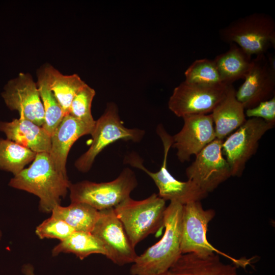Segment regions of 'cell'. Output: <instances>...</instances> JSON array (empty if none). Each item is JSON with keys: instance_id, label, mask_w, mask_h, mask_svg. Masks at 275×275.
I'll return each mask as SVG.
<instances>
[{"instance_id": "1", "label": "cell", "mask_w": 275, "mask_h": 275, "mask_svg": "<svg viewBox=\"0 0 275 275\" xmlns=\"http://www.w3.org/2000/svg\"><path fill=\"white\" fill-rule=\"evenodd\" d=\"M71 184L67 175L56 168L49 153L42 152L36 154L30 167L14 175L9 185L37 196L39 210L50 213L60 205Z\"/></svg>"}, {"instance_id": "2", "label": "cell", "mask_w": 275, "mask_h": 275, "mask_svg": "<svg viewBox=\"0 0 275 275\" xmlns=\"http://www.w3.org/2000/svg\"><path fill=\"white\" fill-rule=\"evenodd\" d=\"M183 205L171 201L164 217L163 235L138 256L130 269L131 275H158L169 271L180 256Z\"/></svg>"}, {"instance_id": "3", "label": "cell", "mask_w": 275, "mask_h": 275, "mask_svg": "<svg viewBox=\"0 0 275 275\" xmlns=\"http://www.w3.org/2000/svg\"><path fill=\"white\" fill-rule=\"evenodd\" d=\"M166 201L156 194L136 201L130 197L114 208L134 248L149 235L164 228Z\"/></svg>"}, {"instance_id": "4", "label": "cell", "mask_w": 275, "mask_h": 275, "mask_svg": "<svg viewBox=\"0 0 275 275\" xmlns=\"http://www.w3.org/2000/svg\"><path fill=\"white\" fill-rule=\"evenodd\" d=\"M157 132L161 140L163 146V159L160 169L152 172L146 168L142 158L135 153H131L125 157V162L131 166L144 171L153 180L159 193L158 195L164 200L177 201L184 205L193 201H200L208 194L191 180L181 181L175 178L169 171L167 167L168 156L173 144V138L162 125H159Z\"/></svg>"}, {"instance_id": "5", "label": "cell", "mask_w": 275, "mask_h": 275, "mask_svg": "<svg viewBox=\"0 0 275 275\" xmlns=\"http://www.w3.org/2000/svg\"><path fill=\"white\" fill-rule=\"evenodd\" d=\"M223 41L235 43L252 56L275 47V21L269 14L255 13L236 19L219 30Z\"/></svg>"}, {"instance_id": "6", "label": "cell", "mask_w": 275, "mask_h": 275, "mask_svg": "<svg viewBox=\"0 0 275 275\" xmlns=\"http://www.w3.org/2000/svg\"><path fill=\"white\" fill-rule=\"evenodd\" d=\"M145 134L143 129L126 127L120 119L117 105L110 102L95 122L90 134L92 140L89 149L76 159L74 166L79 171L87 172L97 156L108 145L119 140L139 142Z\"/></svg>"}, {"instance_id": "7", "label": "cell", "mask_w": 275, "mask_h": 275, "mask_svg": "<svg viewBox=\"0 0 275 275\" xmlns=\"http://www.w3.org/2000/svg\"><path fill=\"white\" fill-rule=\"evenodd\" d=\"M138 186L134 172L124 169L114 180L97 183L85 180L69 186L71 203H84L98 211L113 208L130 197Z\"/></svg>"}, {"instance_id": "8", "label": "cell", "mask_w": 275, "mask_h": 275, "mask_svg": "<svg viewBox=\"0 0 275 275\" xmlns=\"http://www.w3.org/2000/svg\"><path fill=\"white\" fill-rule=\"evenodd\" d=\"M215 215L213 209H204L200 201H193L183 205L181 236L182 254L194 253L206 256L216 253L241 266L248 264V260H240L229 256L209 242L206 235L208 226Z\"/></svg>"}, {"instance_id": "9", "label": "cell", "mask_w": 275, "mask_h": 275, "mask_svg": "<svg viewBox=\"0 0 275 275\" xmlns=\"http://www.w3.org/2000/svg\"><path fill=\"white\" fill-rule=\"evenodd\" d=\"M274 126L261 119L251 118L223 141L222 153L232 176H241L246 162L257 152L260 140Z\"/></svg>"}, {"instance_id": "10", "label": "cell", "mask_w": 275, "mask_h": 275, "mask_svg": "<svg viewBox=\"0 0 275 275\" xmlns=\"http://www.w3.org/2000/svg\"><path fill=\"white\" fill-rule=\"evenodd\" d=\"M230 85H204L184 80L174 89L168 102L169 108L181 118L207 115L224 98Z\"/></svg>"}, {"instance_id": "11", "label": "cell", "mask_w": 275, "mask_h": 275, "mask_svg": "<svg viewBox=\"0 0 275 275\" xmlns=\"http://www.w3.org/2000/svg\"><path fill=\"white\" fill-rule=\"evenodd\" d=\"M224 140L216 138L196 156L186 169L188 180L208 194L232 176L230 166L222 153Z\"/></svg>"}, {"instance_id": "12", "label": "cell", "mask_w": 275, "mask_h": 275, "mask_svg": "<svg viewBox=\"0 0 275 275\" xmlns=\"http://www.w3.org/2000/svg\"><path fill=\"white\" fill-rule=\"evenodd\" d=\"M99 212L91 233L103 243L106 257L119 266L133 263L138 255L114 208Z\"/></svg>"}, {"instance_id": "13", "label": "cell", "mask_w": 275, "mask_h": 275, "mask_svg": "<svg viewBox=\"0 0 275 275\" xmlns=\"http://www.w3.org/2000/svg\"><path fill=\"white\" fill-rule=\"evenodd\" d=\"M244 79L235 94L244 109L252 108L275 96V69L269 65L265 54L252 59Z\"/></svg>"}, {"instance_id": "14", "label": "cell", "mask_w": 275, "mask_h": 275, "mask_svg": "<svg viewBox=\"0 0 275 275\" xmlns=\"http://www.w3.org/2000/svg\"><path fill=\"white\" fill-rule=\"evenodd\" d=\"M2 96L8 107L39 126L44 123V111L37 83L31 75L20 73L10 80Z\"/></svg>"}, {"instance_id": "15", "label": "cell", "mask_w": 275, "mask_h": 275, "mask_svg": "<svg viewBox=\"0 0 275 275\" xmlns=\"http://www.w3.org/2000/svg\"><path fill=\"white\" fill-rule=\"evenodd\" d=\"M182 118L183 127L172 136V147L177 150L179 160L184 162L216 138L211 114L188 115Z\"/></svg>"}, {"instance_id": "16", "label": "cell", "mask_w": 275, "mask_h": 275, "mask_svg": "<svg viewBox=\"0 0 275 275\" xmlns=\"http://www.w3.org/2000/svg\"><path fill=\"white\" fill-rule=\"evenodd\" d=\"M94 125L86 124L69 114L64 117L51 135L49 153L58 171L67 175L66 166L70 149L79 138L90 134Z\"/></svg>"}, {"instance_id": "17", "label": "cell", "mask_w": 275, "mask_h": 275, "mask_svg": "<svg viewBox=\"0 0 275 275\" xmlns=\"http://www.w3.org/2000/svg\"><path fill=\"white\" fill-rule=\"evenodd\" d=\"M0 131L5 133L7 139L36 153H49L51 136L42 126L25 119L22 114H19V119L11 122H0Z\"/></svg>"}, {"instance_id": "18", "label": "cell", "mask_w": 275, "mask_h": 275, "mask_svg": "<svg viewBox=\"0 0 275 275\" xmlns=\"http://www.w3.org/2000/svg\"><path fill=\"white\" fill-rule=\"evenodd\" d=\"M169 271L173 275H240L236 266L223 263L217 254H182Z\"/></svg>"}, {"instance_id": "19", "label": "cell", "mask_w": 275, "mask_h": 275, "mask_svg": "<svg viewBox=\"0 0 275 275\" xmlns=\"http://www.w3.org/2000/svg\"><path fill=\"white\" fill-rule=\"evenodd\" d=\"M235 93L234 87L230 85L224 98L211 113L218 139L224 140L246 120L245 109L237 99Z\"/></svg>"}, {"instance_id": "20", "label": "cell", "mask_w": 275, "mask_h": 275, "mask_svg": "<svg viewBox=\"0 0 275 275\" xmlns=\"http://www.w3.org/2000/svg\"><path fill=\"white\" fill-rule=\"evenodd\" d=\"M252 56L235 43H230L229 49L217 55L213 60L223 84L232 85L244 79L250 68Z\"/></svg>"}, {"instance_id": "21", "label": "cell", "mask_w": 275, "mask_h": 275, "mask_svg": "<svg viewBox=\"0 0 275 275\" xmlns=\"http://www.w3.org/2000/svg\"><path fill=\"white\" fill-rule=\"evenodd\" d=\"M42 69L65 116L68 114L74 97L87 84L77 74L64 75L50 65Z\"/></svg>"}, {"instance_id": "22", "label": "cell", "mask_w": 275, "mask_h": 275, "mask_svg": "<svg viewBox=\"0 0 275 275\" xmlns=\"http://www.w3.org/2000/svg\"><path fill=\"white\" fill-rule=\"evenodd\" d=\"M51 216L61 219L75 231L91 232L99 216V211L84 203H71L66 207L56 206Z\"/></svg>"}, {"instance_id": "23", "label": "cell", "mask_w": 275, "mask_h": 275, "mask_svg": "<svg viewBox=\"0 0 275 275\" xmlns=\"http://www.w3.org/2000/svg\"><path fill=\"white\" fill-rule=\"evenodd\" d=\"M51 253L53 256L61 253H72L81 260L94 254L106 255V250L99 239L91 232L80 231H74L61 241Z\"/></svg>"}, {"instance_id": "24", "label": "cell", "mask_w": 275, "mask_h": 275, "mask_svg": "<svg viewBox=\"0 0 275 275\" xmlns=\"http://www.w3.org/2000/svg\"><path fill=\"white\" fill-rule=\"evenodd\" d=\"M36 154L12 141L0 139V170L16 175L34 160Z\"/></svg>"}, {"instance_id": "25", "label": "cell", "mask_w": 275, "mask_h": 275, "mask_svg": "<svg viewBox=\"0 0 275 275\" xmlns=\"http://www.w3.org/2000/svg\"><path fill=\"white\" fill-rule=\"evenodd\" d=\"M37 77L36 83L44 111V123L42 127L51 136L65 114L49 88L42 69L38 72Z\"/></svg>"}, {"instance_id": "26", "label": "cell", "mask_w": 275, "mask_h": 275, "mask_svg": "<svg viewBox=\"0 0 275 275\" xmlns=\"http://www.w3.org/2000/svg\"><path fill=\"white\" fill-rule=\"evenodd\" d=\"M184 75L185 81L190 83L204 85L223 84L213 60H195L185 70Z\"/></svg>"}, {"instance_id": "27", "label": "cell", "mask_w": 275, "mask_h": 275, "mask_svg": "<svg viewBox=\"0 0 275 275\" xmlns=\"http://www.w3.org/2000/svg\"><path fill=\"white\" fill-rule=\"evenodd\" d=\"M95 95L94 89L86 84L74 97L68 114L86 124L94 125L96 121L92 115L91 106Z\"/></svg>"}, {"instance_id": "28", "label": "cell", "mask_w": 275, "mask_h": 275, "mask_svg": "<svg viewBox=\"0 0 275 275\" xmlns=\"http://www.w3.org/2000/svg\"><path fill=\"white\" fill-rule=\"evenodd\" d=\"M75 230L65 221L52 216L46 219L36 228V234L40 239H66Z\"/></svg>"}, {"instance_id": "29", "label": "cell", "mask_w": 275, "mask_h": 275, "mask_svg": "<svg viewBox=\"0 0 275 275\" xmlns=\"http://www.w3.org/2000/svg\"><path fill=\"white\" fill-rule=\"evenodd\" d=\"M245 115L251 118H259L275 124V96L252 108L246 109Z\"/></svg>"}, {"instance_id": "30", "label": "cell", "mask_w": 275, "mask_h": 275, "mask_svg": "<svg viewBox=\"0 0 275 275\" xmlns=\"http://www.w3.org/2000/svg\"><path fill=\"white\" fill-rule=\"evenodd\" d=\"M22 272L25 275H35L34 272V267L30 264L23 265L22 267Z\"/></svg>"}, {"instance_id": "31", "label": "cell", "mask_w": 275, "mask_h": 275, "mask_svg": "<svg viewBox=\"0 0 275 275\" xmlns=\"http://www.w3.org/2000/svg\"><path fill=\"white\" fill-rule=\"evenodd\" d=\"M158 275H173L169 270Z\"/></svg>"}, {"instance_id": "32", "label": "cell", "mask_w": 275, "mask_h": 275, "mask_svg": "<svg viewBox=\"0 0 275 275\" xmlns=\"http://www.w3.org/2000/svg\"><path fill=\"white\" fill-rule=\"evenodd\" d=\"M2 237V231L0 230V240L1 239Z\"/></svg>"}]
</instances>
